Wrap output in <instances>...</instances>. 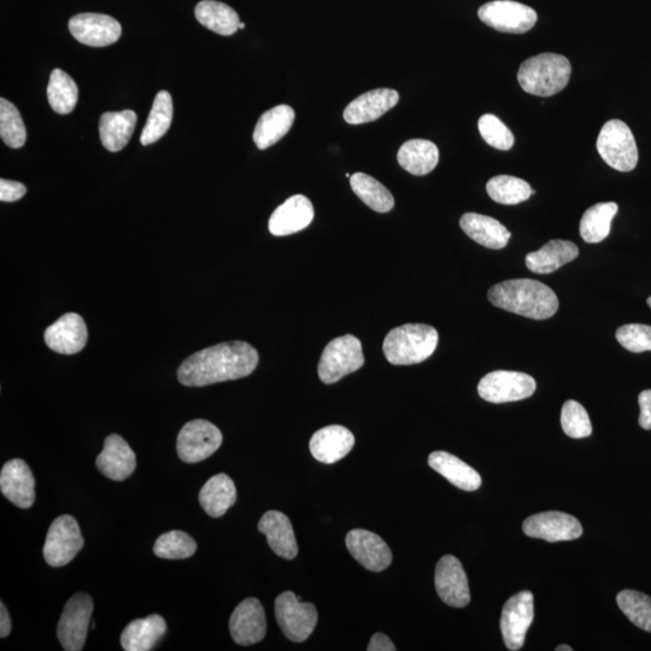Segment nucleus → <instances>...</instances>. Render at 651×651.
I'll use <instances>...</instances> for the list:
<instances>
[{"label": "nucleus", "mask_w": 651, "mask_h": 651, "mask_svg": "<svg viewBox=\"0 0 651 651\" xmlns=\"http://www.w3.org/2000/svg\"><path fill=\"white\" fill-rule=\"evenodd\" d=\"M258 353L245 342L221 343L198 351L181 363L178 379L189 387H203L249 377L258 365Z\"/></svg>", "instance_id": "nucleus-1"}, {"label": "nucleus", "mask_w": 651, "mask_h": 651, "mask_svg": "<svg viewBox=\"0 0 651 651\" xmlns=\"http://www.w3.org/2000/svg\"><path fill=\"white\" fill-rule=\"evenodd\" d=\"M489 301L495 307L527 319L547 320L559 310V298L549 286L532 279H513L492 286Z\"/></svg>", "instance_id": "nucleus-2"}, {"label": "nucleus", "mask_w": 651, "mask_h": 651, "mask_svg": "<svg viewBox=\"0 0 651 651\" xmlns=\"http://www.w3.org/2000/svg\"><path fill=\"white\" fill-rule=\"evenodd\" d=\"M436 328L424 324H407L387 334L383 350L394 366L416 365L430 359L438 345Z\"/></svg>", "instance_id": "nucleus-3"}, {"label": "nucleus", "mask_w": 651, "mask_h": 651, "mask_svg": "<svg viewBox=\"0 0 651 651\" xmlns=\"http://www.w3.org/2000/svg\"><path fill=\"white\" fill-rule=\"evenodd\" d=\"M571 62L559 54H541L521 64L518 81L525 92L533 96L551 97L570 82Z\"/></svg>", "instance_id": "nucleus-4"}, {"label": "nucleus", "mask_w": 651, "mask_h": 651, "mask_svg": "<svg viewBox=\"0 0 651 651\" xmlns=\"http://www.w3.org/2000/svg\"><path fill=\"white\" fill-rule=\"evenodd\" d=\"M596 146L602 160L618 172H631L637 167L636 139L624 121L611 120L604 123Z\"/></svg>", "instance_id": "nucleus-5"}, {"label": "nucleus", "mask_w": 651, "mask_h": 651, "mask_svg": "<svg viewBox=\"0 0 651 651\" xmlns=\"http://www.w3.org/2000/svg\"><path fill=\"white\" fill-rule=\"evenodd\" d=\"M365 365L362 344L359 338L346 336L333 339L322 353L319 363V377L327 385L337 383Z\"/></svg>", "instance_id": "nucleus-6"}, {"label": "nucleus", "mask_w": 651, "mask_h": 651, "mask_svg": "<svg viewBox=\"0 0 651 651\" xmlns=\"http://www.w3.org/2000/svg\"><path fill=\"white\" fill-rule=\"evenodd\" d=\"M275 618L287 639L302 643L312 636L319 615L313 603H303L292 591H286L275 600Z\"/></svg>", "instance_id": "nucleus-7"}, {"label": "nucleus", "mask_w": 651, "mask_h": 651, "mask_svg": "<svg viewBox=\"0 0 651 651\" xmlns=\"http://www.w3.org/2000/svg\"><path fill=\"white\" fill-rule=\"evenodd\" d=\"M84 544L78 521L72 515H62L51 524L46 535L44 559L51 567L66 566L75 559Z\"/></svg>", "instance_id": "nucleus-8"}, {"label": "nucleus", "mask_w": 651, "mask_h": 651, "mask_svg": "<svg viewBox=\"0 0 651 651\" xmlns=\"http://www.w3.org/2000/svg\"><path fill=\"white\" fill-rule=\"evenodd\" d=\"M92 613L93 600L90 595L80 592L69 598L57 626V638L64 650L84 649Z\"/></svg>", "instance_id": "nucleus-9"}, {"label": "nucleus", "mask_w": 651, "mask_h": 651, "mask_svg": "<svg viewBox=\"0 0 651 651\" xmlns=\"http://www.w3.org/2000/svg\"><path fill=\"white\" fill-rule=\"evenodd\" d=\"M536 389V380L531 375L512 371L486 374L478 385L479 396L495 404L526 400L535 394Z\"/></svg>", "instance_id": "nucleus-10"}, {"label": "nucleus", "mask_w": 651, "mask_h": 651, "mask_svg": "<svg viewBox=\"0 0 651 651\" xmlns=\"http://www.w3.org/2000/svg\"><path fill=\"white\" fill-rule=\"evenodd\" d=\"M222 441L224 437L214 424L207 420H192L179 432L178 455L186 463L202 462L220 449Z\"/></svg>", "instance_id": "nucleus-11"}, {"label": "nucleus", "mask_w": 651, "mask_h": 651, "mask_svg": "<svg viewBox=\"0 0 651 651\" xmlns=\"http://www.w3.org/2000/svg\"><path fill=\"white\" fill-rule=\"evenodd\" d=\"M485 25L502 33L524 34L535 27L537 13L525 4L513 0H495L478 11Z\"/></svg>", "instance_id": "nucleus-12"}, {"label": "nucleus", "mask_w": 651, "mask_h": 651, "mask_svg": "<svg viewBox=\"0 0 651 651\" xmlns=\"http://www.w3.org/2000/svg\"><path fill=\"white\" fill-rule=\"evenodd\" d=\"M535 617L533 594L531 591H521L510 597L504 604L501 615V631L504 644L509 650L523 648L526 633Z\"/></svg>", "instance_id": "nucleus-13"}, {"label": "nucleus", "mask_w": 651, "mask_h": 651, "mask_svg": "<svg viewBox=\"0 0 651 651\" xmlns=\"http://www.w3.org/2000/svg\"><path fill=\"white\" fill-rule=\"evenodd\" d=\"M526 536L550 543L574 541L583 535V526L574 516L562 512H544L524 521Z\"/></svg>", "instance_id": "nucleus-14"}, {"label": "nucleus", "mask_w": 651, "mask_h": 651, "mask_svg": "<svg viewBox=\"0 0 651 651\" xmlns=\"http://www.w3.org/2000/svg\"><path fill=\"white\" fill-rule=\"evenodd\" d=\"M434 583L438 596L448 606L465 608L471 602L467 574L455 556L445 555L438 561Z\"/></svg>", "instance_id": "nucleus-15"}, {"label": "nucleus", "mask_w": 651, "mask_h": 651, "mask_svg": "<svg viewBox=\"0 0 651 651\" xmlns=\"http://www.w3.org/2000/svg\"><path fill=\"white\" fill-rule=\"evenodd\" d=\"M69 31L81 44L104 48L115 44L121 38L122 27L114 17L85 13L70 19Z\"/></svg>", "instance_id": "nucleus-16"}, {"label": "nucleus", "mask_w": 651, "mask_h": 651, "mask_svg": "<svg viewBox=\"0 0 651 651\" xmlns=\"http://www.w3.org/2000/svg\"><path fill=\"white\" fill-rule=\"evenodd\" d=\"M346 548L354 559L371 572H383L392 562V551L383 538L367 530H353L346 535Z\"/></svg>", "instance_id": "nucleus-17"}, {"label": "nucleus", "mask_w": 651, "mask_h": 651, "mask_svg": "<svg viewBox=\"0 0 651 651\" xmlns=\"http://www.w3.org/2000/svg\"><path fill=\"white\" fill-rule=\"evenodd\" d=\"M233 641L243 647L260 643L267 633L265 609L257 598H246L234 609L230 620Z\"/></svg>", "instance_id": "nucleus-18"}, {"label": "nucleus", "mask_w": 651, "mask_h": 651, "mask_svg": "<svg viewBox=\"0 0 651 651\" xmlns=\"http://www.w3.org/2000/svg\"><path fill=\"white\" fill-rule=\"evenodd\" d=\"M44 338L46 345L55 353L74 355L85 348L89 332L79 314L68 313L46 328Z\"/></svg>", "instance_id": "nucleus-19"}, {"label": "nucleus", "mask_w": 651, "mask_h": 651, "mask_svg": "<svg viewBox=\"0 0 651 651\" xmlns=\"http://www.w3.org/2000/svg\"><path fill=\"white\" fill-rule=\"evenodd\" d=\"M0 490L16 507L29 509L33 506L35 479L25 461L15 459L5 463L0 472Z\"/></svg>", "instance_id": "nucleus-20"}, {"label": "nucleus", "mask_w": 651, "mask_h": 651, "mask_svg": "<svg viewBox=\"0 0 651 651\" xmlns=\"http://www.w3.org/2000/svg\"><path fill=\"white\" fill-rule=\"evenodd\" d=\"M314 207L309 198L302 195L292 196L275 209L269 219V232L273 236H291L306 230L314 220Z\"/></svg>", "instance_id": "nucleus-21"}, {"label": "nucleus", "mask_w": 651, "mask_h": 651, "mask_svg": "<svg viewBox=\"0 0 651 651\" xmlns=\"http://www.w3.org/2000/svg\"><path fill=\"white\" fill-rule=\"evenodd\" d=\"M97 468L114 482L131 477L137 467V456L119 434H110L104 441V449L98 455Z\"/></svg>", "instance_id": "nucleus-22"}, {"label": "nucleus", "mask_w": 651, "mask_h": 651, "mask_svg": "<svg viewBox=\"0 0 651 651\" xmlns=\"http://www.w3.org/2000/svg\"><path fill=\"white\" fill-rule=\"evenodd\" d=\"M354 445L353 432L344 426L331 425L313 434L309 448L315 460L332 465L344 459L353 450Z\"/></svg>", "instance_id": "nucleus-23"}, {"label": "nucleus", "mask_w": 651, "mask_h": 651, "mask_svg": "<svg viewBox=\"0 0 651 651\" xmlns=\"http://www.w3.org/2000/svg\"><path fill=\"white\" fill-rule=\"evenodd\" d=\"M400 95L395 90L378 89L354 99L344 110V120L350 125H362L380 119L396 107Z\"/></svg>", "instance_id": "nucleus-24"}, {"label": "nucleus", "mask_w": 651, "mask_h": 651, "mask_svg": "<svg viewBox=\"0 0 651 651\" xmlns=\"http://www.w3.org/2000/svg\"><path fill=\"white\" fill-rule=\"evenodd\" d=\"M258 531L267 537L269 547L279 557L293 560L298 555L295 531L285 514L278 510H269L258 523Z\"/></svg>", "instance_id": "nucleus-25"}, {"label": "nucleus", "mask_w": 651, "mask_h": 651, "mask_svg": "<svg viewBox=\"0 0 651 651\" xmlns=\"http://www.w3.org/2000/svg\"><path fill=\"white\" fill-rule=\"evenodd\" d=\"M460 226L469 238L485 248L500 250L506 248L512 233L494 217L467 213L461 217Z\"/></svg>", "instance_id": "nucleus-26"}, {"label": "nucleus", "mask_w": 651, "mask_h": 651, "mask_svg": "<svg viewBox=\"0 0 651 651\" xmlns=\"http://www.w3.org/2000/svg\"><path fill=\"white\" fill-rule=\"evenodd\" d=\"M166 633V620L161 615L152 614L128 624L122 632L121 645L126 651H150Z\"/></svg>", "instance_id": "nucleus-27"}, {"label": "nucleus", "mask_w": 651, "mask_h": 651, "mask_svg": "<svg viewBox=\"0 0 651 651\" xmlns=\"http://www.w3.org/2000/svg\"><path fill=\"white\" fill-rule=\"evenodd\" d=\"M428 465L463 491H475L482 486L480 474L453 454L434 451L428 456Z\"/></svg>", "instance_id": "nucleus-28"}, {"label": "nucleus", "mask_w": 651, "mask_h": 651, "mask_svg": "<svg viewBox=\"0 0 651 651\" xmlns=\"http://www.w3.org/2000/svg\"><path fill=\"white\" fill-rule=\"evenodd\" d=\"M295 119V110L289 105L281 104L266 111L258 120L254 131L257 148L266 150L280 142L290 132Z\"/></svg>", "instance_id": "nucleus-29"}, {"label": "nucleus", "mask_w": 651, "mask_h": 651, "mask_svg": "<svg viewBox=\"0 0 651 651\" xmlns=\"http://www.w3.org/2000/svg\"><path fill=\"white\" fill-rule=\"evenodd\" d=\"M579 256L578 246L568 240L554 239L538 251L526 256V266L532 273L550 274Z\"/></svg>", "instance_id": "nucleus-30"}, {"label": "nucleus", "mask_w": 651, "mask_h": 651, "mask_svg": "<svg viewBox=\"0 0 651 651\" xmlns=\"http://www.w3.org/2000/svg\"><path fill=\"white\" fill-rule=\"evenodd\" d=\"M237 501V489L227 474L211 477L199 492V503L211 518H221Z\"/></svg>", "instance_id": "nucleus-31"}, {"label": "nucleus", "mask_w": 651, "mask_h": 651, "mask_svg": "<svg viewBox=\"0 0 651 651\" xmlns=\"http://www.w3.org/2000/svg\"><path fill=\"white\" fill-rule=\"evenodd\" d=\"M138 117L133 110L105 113L99 122L102 144L110 152L126 148L137 126Z\"/></svg>", "instance_id": "nucleus-32"}, {"label": "nucleus", "mask_w": 651, "mask_h": 651, "mask_svg": "<svg viewBox=\"0 0 651 651\" xmlns=\"http://www.w3.org/2000/svg\"><path fill=\"white\" fill-rule=\"evenodd\" d=\"M397 161L408 173L422 177L432 172L439 162L437 145L425 139H412L401 146Z\"/></svg>", "instance_id": "nucleus-33"}, {"label": "nucleus", "mask_w": 651, "mask_h": 651, "mask_svg": "<svg viewBox=\"0 0 651 651\" xmlns=\"http://www.w3.org/2000/svg\"><path fill=\"white\" fill-rule=\"evenodd\" d=\"M618 204L614 202L597 203L585 211L580 221L579 232L584 242L597 244L611 234L612 221L618 214Z\"/></svg>", "instance_id": "nucleus-34"}, {"label": "nucleus", "mask_w": 651, "mask_h": 651, "mask_svg": "<svg viewBox=\"0 0 651 651\" xmlns=\"http://www.w3.org/2000/svg\"><path fill=\"white\" fill-rule=\"evenodd\" d=\"M196 19L214 33L230 37L239 29V16L231 7L215 0H203L195 10Z\"/></svg>", "instance_id": "nucleus-35"}, {"label": "nucleus", "mask_w": 651, "mask_h": 651, "mask_svg": "<svg viewBox=\"0 0 651 651\" xmlns=\"http://www.w3.org/2000/svg\"><path fill=\"white\" fill-rule=\"evenodd\" d=\"M351 189L363 203L377 213H389L395 207V198L377 179L365 173H356L350 178Z\"/></svg>", "instance_id": "nucleus-36"}, {"label": "nucleus", "mask_w": 651, "mask_h": 651, "mask_svg": "<svg viewBox=\"0 0 651 651\" xmlns=\"http://www.w3.org/2000/svg\"><path fill=\"white\" fill-rule=\"evenodd\" d=\"M173 98L167 91L157 93L150 111L149 119L143 129L140 143L144 146L154 144L167 133L173 120Z\"/></svg>", "instance_id": "nucleus-37"}, {"label": "nucleus", "mask_w": 651, "mask_h": 651, "mask_svg": "<svg viewBox=\"0 0 651 651\" xmlns=\"http://www.w3.org/2000/svg\"><path fill=\"white\" fill-rule=\"evenodd\" d=\"M79 90L75 81L61 69L51 73L48 86V99L52 110L57 114L72 113L78 103Z\"/></svg>", "instance_id": "nucleus-38"}, {"label": "nucleus", "mask_w": 651, "mask_h": 651, "mask_svg": "<svg viewBox=\"0 0 651 651\" xmlns=\"http://www.w3.org/2000/svg\"><path fill=\"white\" fill-rule=\"evenodd\" d=\"M488 195L498 204L516 205L533 196V190L525 180L510 175H498L486 185Z\"/></svg>", "instance_id": "nucleus-39"}, {"label": "nucleus", "mask_w": 651, "mask_h": 651, "mask_svg": "<svg viewBox=\"0 0 651 651\" xmlns=\"http://www.w3.org/2000/svg\"><path fill=\"white\" fill-rule=\"evenodd\" d=\"M618 606L626 618L639 629L651 633V598L635 590L620 591Z\"/></svg>", "instance_id": "nucleus-40"}, {"label": "nucleus", "mask_w": 651, "mask_h": 651, "mask_svg": "<svg viewBox=\"0 0 651 651\" xmlns=\"http://www.w3.org/2000/svg\"><path fill=\"white\" fill-rule=\"evenodd\" d=\"M195 539L183 531H170L157 538L154 553L164 560H184L195 555Z\"/></svg>", "instance_id": "nucleus-41"}, {"label": "nucleus", "mask_w": 651, "mask_h": 651, "mask_svg": "<svg viewBox=\"0 0 651 651\" xmlns=\"http://www.w3.org/2000/svg\"><path fill=\"white\" fill-rule=\"evenodd\" d=\"M0 137L11 149L26 144L27 132L20 111L7 99H0Z\"/></svg>", "instance_id": "nucleus-42"}, {"label": "nucleus", "mask_w": 651, "mask_h": 651, "mask_svg": "<svg viewBox=\"0 0 651 651\" xmlns=\"http://www.w3.org/2000/svg\"><path fill=\"white\" fill-rule=\"evenodd\" d=\"M561 426L563 432L574 439L590 437L592 433L588 412H586L582 404L572 400L563 404Z\"/></svg>", "instance_id": "nucleus-43"}, {"label": "nucleus", "mask_w": 651, "mask_h": 651, "mask_svg": "<svg viewBox=\"0 0 651 651\" xmlns=\"http://www.w3.org/2000/svg\"><path fill=\"white\" fill-rule=\"evenodd\" d=\"M479 132L492 148L508 151L513 148L514 134L504 123L492 114H485L478 121Z\"/></svg>", "instance_id": "nucleus-44"}, {"label": "nucleus", "mask_w": 651, "mask_h": 651, "mask_svg": "<svg viewBox=\"0 0 651 651\" xmlns=\"http://www.w3.org/2000/svg\"><path fill=\"white\" fill-rule=\"evenodd\" d=\"M618 342L631 353L641 354L651 351V326L629 324L619 328L615 333Z\"/></svg>", "instance_id": "nucleus-45"}, {"label": "nucleus", "mask_w": 651, "mask_h": 651, "mask_svg": "<svg viewBox=\"0 0 651 651\" xmlns=\"http://www.w3.org/2000/svg\"><path fill=\"white\" fill-rule=\"evenodd\" d=\"M27 187L19 181L0 180V201L2 202H16L25 196Z\"/></svg>", "instance_id": "nucleus-46"}, {"label": "nucleus", "mask_w": 651, "mask_h": 651, "mask_svg": "<svg viewBox=\"0 0 651 651\" xmlns=\"http://www.w3.org/2000/svg\"><path fill=\"white\" fill-rule=\"evenodd\" d=\"M639 408H641V415H639V426L643 430H651V390L642 391L638 396Z\"/></svg>", "instance_id": "nucleus-47"}, {"label": "nucleus", "mask_w": 651, "mask_h": 651, "mask_svg": "<svg viewBox=\"0 0 651 651\" xmlns=\"http://www.w3.org/2000/svg\"><path fill=\"white\" fill-rule=\"evenodd\" d=\"M368 651H396L395 644L384 633H375L368 644Z\"/></svg>", "instance_id": "nucleus-48"}, {"label": "nucleus", "mask_w": 651, "mask_h": 651, "mask_svg": "<svg viewBox=\"0 0 651 651\" xmlns=\"http://www.w3.org/2000/svg\"><path fill=\"white\" fill-rule=\"evenodd\" d=\"M11 632V620L7 607L0 603V637L7 638Z\"/></svg>", "instance_id": "nucleus-49"}, {"label": "nucleus", "mask_w": 651, "mask_h": 651, "mask_svg": "<svg viewBox=\"0 0 651 651\" xmlns=\"http://www.w3.org/2000/svg\"><path fill=\"white\" fill-rule=\"evenodd\" d=\"M555 650L556 651H572L573 649L570 647V645H559V647H557Z\"/></svg>", "instance_id": "nucleus-50"}, {"label": "nucleus", "mask_w": 651, "mask_h": 651, "mask_svg": "<svg viewBox=\"0 0 651 651\" xmlns=\"http://www.w3.org/2000/svg\"><path fill=\"white\" fill-rule=\"evenodd\" d=\"M244 28H245V23L240 22V23H239V29H244Z\"/></svg>", "instance_id": "nucleus-51"}, {"label": "nucleus", "mask_w": 651, "mask_h": 651, "mask_svg": "<svg viewBox=\"0 0 651 651\" xmlns=\"http://www.w3.org/2000/svg\"><path fill=\"white\" fill-rule=\"evenodd\" d=\"M648 306L651 308V297L648 298Z\"/></svg>", "instance_id": "nucleus-52"}, {"label": "nucleus", "mask_w": 651, "mask_h": 651, "mask_svg": "<svg viewBox=\"0 0 651 651\" xmlns=\"http://www.w3.org/2000/svg\"><path fill=\"white\" fill-rule=\"evenodd\" d=\"M345 177H346V178H351V174H350V173H346V174H345Z\"/></svg>", "instance_id": "nucleus-53"}]
</instances>
